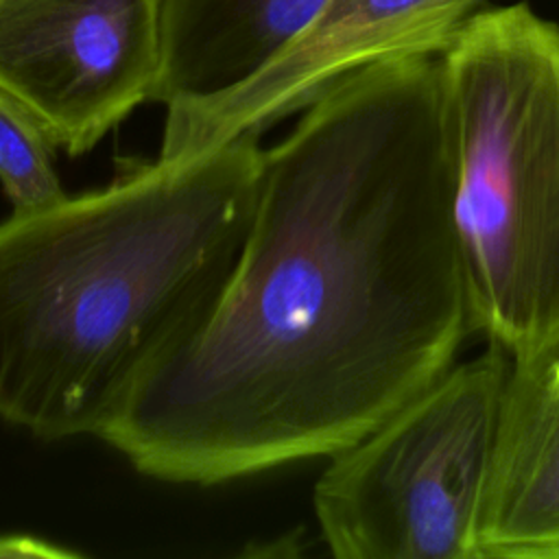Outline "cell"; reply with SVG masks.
I'll use <instances>...</instances> for the list:
<instances>
[{"label": "cell", "instance_id": "1", "mask_svg": "<svg viewBox=\"0 0 559 559\" xmlns=\"http://www.w3.org/2000/svg\"><path fill=\"white\" fill-rule=\"evenodd\" d=\"M452 190L439 55L330 85L262 153L218 301L100 439L144 476L203 487L360 441L472 332Z\"/></svg>", "mask_w": 559, "mask_h": 559}, {"label": "cell", "instance_id": "2", "mask_svg": "<svg viewBox=\"0 0 559 559\" xmlns=\"http://www.w3.org/2000/svg\"><path fill=\"white\" fill-rule=\"evenodd\" d=\"M258 135L0 221V421L100 439L210 314L242 253Z\"/></svg>", "mask_w": 559, "mask_h": 559}, {"label": "cell", "instance_id": "3", "mask_svg": "<svg viewBox=\"0 0 559 559\" xmlns=\"http://www.w3.org/2000/svg\"><path fill=\"white\" fill-rule=\"evenodd\" d=\"M472 330L511 362L559 349V26L469 15L439 55Z\"/></svg>", "mask_w": 559, "mask_h": 559}, {"label": "cell", "instance_id": "4", "mask_svg": "<svg viewBox=\"0 0 559 559\" xmlns=\"http://www.w3.org/2000/svg\"><path fill=\"white\" fill-rule=\"evenodd\" d=\"M511 360L450 365L354 445L330 456L314 515L338 559H476V522Z\"/></svg>", "mask_w": 559, "mask_h": 559}, {"label": "cell", "instance_id": "5", "mask_svg": "<svg viewBox=\"0 0 559 559\" xmlns=\"http://www.w3.org/2000/svg\"><path fill=\"white\" fill-rule=\"evenodd\" d=\"M164 0H0V94L70 157L157 98Z\"/></svg>", "mask_w": 559, "mask_h": 559}, {"label": "cell", "instance_id": "6", "mask_svg": "<svg viewBox=\"0 0 559 559\" xmlns=\"http://www.w3.org/2000/svg\"><path fill=\"white\" fill-rule=\"evenodd\" d=\"M485 0H325L266 66L221 94L166 107L159 157L210 151L308 107L343 76L402 57H437Z\"/></svg>", "mask_w": 559, "mask_h": 559}, {"label": "cell", "instance_id": "7", "mask_svg": "<svg viewBox=\"0 0 559 559\" xmlns=\"http://www.w3.org/2000/svg\"><path fill=\"white\" fill-rule=\"evenodd\" d=\"M476 559H559V356L511 362L476 522Z\"/></svg>", "mask_w": 559, "mask_h": 559}, {"label": "cell", "instance_id": "8", "mask_svg": "<svg viewBox=\"0 0 559 559\" xmlns=\"http://www.w3.org/2000/svg\"><path fill=\"white\" fill-rule=\"evenodd\" d=\"M325 0H164L155 103L201 100L240 85L290 44Z\"/></svg>", "mask_w": 559, "mask_h": 559}, {"label": "cell", "instance_id": "9", "mask_svg": "<svg viewBox=\"0 0 559 559\" xmlns=\"http://www.w3.org/2000/svg\"><path fill=\"white\" fill-rule=\"evenodd\" d=\"M52 151L37 122L0 94V183L13 212L44 210L70 197L57 175Z\"/></svg>", "mask_w": 559, "mask_h": 559}, {"label": "cell", "instance_id": "10", "mask_svg": "<svg viewBox=\"0 0 559 559\" xmlns=\"http://www.w3.org/2000/svg\"><path fill=\"white\" fill-rule=\"evenodd\" d=\"M15 544H17V537L0 542V555H13V548H9V546H15ZM20 546H22L20 555H59V552L66 555L63 548L46 546L39 539H28V537H20Z\"/></svg>", "mask_w": 559, "mask_h": 559}, {"label": "cell", "instance_id": "11", "mask_svg": "<svg viewBox=\"0 0 559 559\" xmlns=\"http://www.w3.org/2000/svg\"><path fill=\"white\" fill-rule=\"evenodd\" d=\"M555 354H557V356H559V349H557V352H555Z\"/></svg>", "mask_w": 559, "mask_h": 559}]
</instances>
